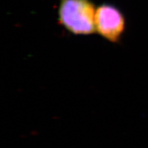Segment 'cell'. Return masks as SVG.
<instances>
[{
  "label": "cell",
  "instance_id": "cell-1",
  "mask_svg": "<svg viewBox=\"0 0 148 148\" xmlns=\"http://www.w3.org/2000/svg\"><path fill=\"white\" fill-rule=\"evenodd\" d=\"M96 7L91 0H59L58 21L74 35L95 34Z\"/></svg>",
  "mask_w": 148,
  "mask_h": 148
},
{
  "label": "cell",
  "instance_id": "cell-2",
  "mask_svg": "<svg viewBox=\"0 0 148 148\" xmlns=\"http://www.w3.org/2000/svg\"><path fill=\"white\" fill-rule=\"evenodd\" d=\"M125 28V16L115 5L103 3L96 8V32L104 39L112 43H119Z\"/></svg>",
  "mask_w": 148,
  "mask_h": 148
}]
</instances>
